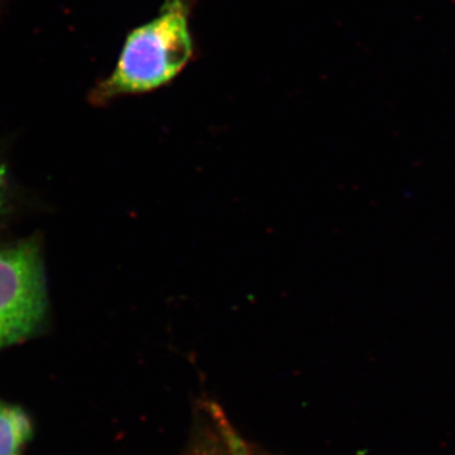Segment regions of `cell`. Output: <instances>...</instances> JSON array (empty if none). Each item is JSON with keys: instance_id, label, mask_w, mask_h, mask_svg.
<instances>
[{"instance_id": "cell-1", "label": "cell", "mask_w": 455, "mask_h": 455, "mask_svg": "<svg viewBox=\"0 0 455 455\" xmlns=\"http://www.w3.org/2000/svg\"><path fill=\"white\" fill-rule=\"evenodd\" d=\"M185 0H166L160 14L128 35L113 74L100 84V100L142 94L166 85L193 56Z\"/></svg>"}, {"instance_id": "cell-3", "label": "cell", "mask_w": 455, "mask_h": 455, "mask_svg": "<svg viewBox=\"0 0 455 455\" xmlns=\"http://www.w3.org/2000/svg\"><path fill=\"white\" fill-rule=\"evenodd\" d=\"M32 435V424L20 407L0 403V455H22Z\"/></svg>"}, {"instance_id": "cell-4", "label": "cell", "mask_w": 455, "mask_h": 455, "mask_svg": "<svg viewBox=\"0 0 455 455\" xmlns=\"http://www.w3.org/2000/svg\"><path fill=\"white\" fill-rule=\"evenodd\" d=\"M7 196V184H5L4 176H3V172L0 171V212L4 211Z\"/></svg>"}, {"instance_id": "cell-2", "label": "cell", "mask_w": 455, "mask_h": 455, "mask_svg": "<svg viewBox=\"0 0 455 455\" xmlns=\"http://www.w3.org/2000/svg\"><path fill=\"white\" fill-rule=\"evenodd\" d=\"M47 309L40 248L20 243L0 251V349L25 339Z\"/></svg>"}]
</instances>
